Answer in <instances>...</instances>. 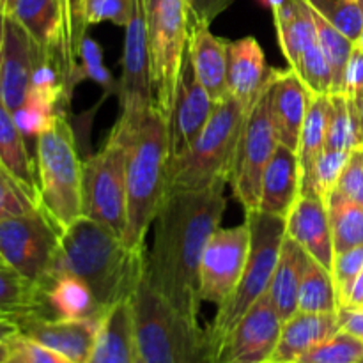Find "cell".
<instances>
[{
  "instance_id": "6da1fadb",
  "label": "cell",
  "mask_w": 363,
  "mask_h": 363,
  "mask_svg": "<svg viewBox=\"0 0 363 363\" xmlns=\"http://www.w3.org/2000/svg\"><path fill=\"white\" fill-rule=\"evenodd\" d=\"M225 186L169 194L155 218V241L145 252L147 282L190 319L201 314V261L227 208Z\"/></svg>"
},
{
  "instance_id": "7a4b0ae2",
  "label": "cell",
  "mask_w": 363,
  "mask_h": 363,
  "mask_svg": "<svg viewBox=\"0 0 363 363\" xmlns=\"http://www.w3.org/2000/svg\"><path fill=\"white\" fill-rule=\"evenodd\" d=\"M144 272L145 248H130L110 227L80 216L60 234L59 254L50 280L55 275L77 277L108 311L119 301L133 298Z\"/></svg>"
},
{
  "instance_id": "3957f363",
  "label": "cell",
  "mask_w": 363,
  "mask_h": 363,
  "mask_svg": "<svg viewBox=\"0 0 363 363\" xmlns=\"http://www.w3.org/2000/svg\"><path fill=\"white\" fill-rule=\"evenodd\" d=\"M126 142L128 223L124 243L130 248H145V236L167 195L169 131L167 119L155 108L117 121Z\"/></svg>"
},
{
  "instance_id": "277c9868",
  "label": "cell",
  "mask_w": 363,
  "mask_h": 363,
  "mask_svg": "<svg viewBox=\"0 0 363 363\" xmlns=\"http://www.w3.org/2000/svg\"><path fill=\"white\" fill-rule=\"evenodd\" d=\"M245 119L247 112L233 96L215 103L202 133L183 152L167 160V195L230 183Z\"/></svg>"
},
{
  "instance_id": "5b68a950",
  "label": "cell",
  "mask_w": 363,
  "mask_h": 363,
  "mask_svg": "<svg viewBox=\"0 0 363 363\" xmlns=\"http://www.w3.org/2000/svg\"><path fill=\"white\" fill-rule=\"evenodd\" d=\"M131 307L142 363H213L208 330L169 303L145 277Z\"/></svg>"
},
{
  "instance_id": "8992f818",
  "label": "cell",
  "mask_w": 363,
  "mask_h": 363,
  "mask_svg": "<svg viewBox=\"0 0 363 363\" xmlns=\"http://www.w3.org/2000/svg\"><path fill=\"white\" fill-rule=\"evenodd\" d=\"M35 176L39 208L64 233L84 216V162L78 158L77 140L66 113L57 116L52 126L35 138Z\"/></svg>"
},
{
  "instance_id": "52a82bcc",
  "label": "cell",
  "mask_w": 363,
  "mask_h": 363,
  "mask_svg": "<svg viewBox=\"0 0 363 363\" xmlns=\"http://www.w3.org/2000/svg\"><path fill=\"white\" fill-rule=\"evenodd\" d=\"M245 222L250 227V254L247 268L233 296L218 307L211 326L208 328L213 363L216 362L227 335L252 305L264 296L272 284L280 248L286 238V218L262 211L247 213Z\"/></svg>"
},
{
  "instance_id": "ba28073f",
  "label": "cell",
  "mask_w": 363,
  "mask_h": 363,
  "mask_svg": "<svg viewBox=\"0 0 363 363\" xmlns=\"http://www.w3.org/2000/svg\"><path fill=\"white\" fill-rule=\"evenodd\" d=\"M126 142L113 126L103 147L84 162L82 204L84 216L110 227L124 240L128 223Z\"/></svg>"
},
{
  "instance_id": "9c48e42d",
  "label": "cell",
  "mask_w": 363,
  "mask_h": 363,
  "mask_svg": "<svg viewBox=\"0 0 363 363\" xmlns=\"http://www.w3.org/2000/svg\"><path fill=\"white\" fill-rule=\"evenodd\" d=\"M188 7L184 0H163L147 23L149 71L155 108L169 121L188 50Z\"/></svg>"
},
{
  "instance_id": "30bf717a",
  "label": "cell",
  "mask_w": 363,
  "mask_h": 363,
  "mask_svg": "<svg viewBox=\"0 0 363 363\" xmlns=\"http://www.w3.org/2000/svg\"><path fill=\"white\" fill-rule=\"evenodd\" d=\"M60 234L41 208L0 220V255L9 268L45 291L59 254Z\"/></svg>"
},
{
  "instance_id": "8fae6325",
  "label": "cell",
  "mask_w": 363,
  "mask_h": 363,
  "mask_svg": "<svg viewBox=\"0 0 363 363\" xmlns=\"http://www.w3.org/2000/svg\"><path fill=\"white\" fill-rule=\"evenodd\" d=\"M273 71V69H272ZM279 140L272 117V73L268 84L245 119L234 162L230 186L245 213L257 211L261 202L262 174L275 152Z\"/></svg>"
},
{
  "instance_id": "7c38bea8",
  "label": "cell",
  "mask_w": 363,
  "mask_h": 363,
  "mask_svg": "<svg viewBox=\"0 0 363 363\" xmlns=\"http://www.w3.org/2000/svg\"><path fill=\"white\" fill-rule=\"evenodd\" d=\"M250 254L248 223L218 229L209 238L201 261V300L222 307L234 294Z\"/></svg>"
},
{
  "instance_id": "4fadbf2b",
  "label": "cell",
  "mask_w": 363,
  "mask_h": 363,
  "mask_svg": "<svg viewBox=\"0 0 363 363\" xmlns=\"http://www.w3.org/2000/svg\"><path fill=\"white\" fill-rule=\"evenodd\" d=\"M282 323L272 300L264 294L227 335L215 363H272Z\"/></svg>"
},
{
  "instance_id": "5bb4252c",
  "label": "cell",
  "mask_w": 363,
  "mask_h": 363,
  "mask_svg": "<svg viewBox=\"0 0 363 363\" xmlns=\"http://www.w3.org/2000/svg\"><path fill=\"white\" fill-rule=\"evenodd\" d=\"M124 28L123 74L117 84V94L121 116H133L155 106L149 71V30L142 0H137L133 16Z\"/></svg>"
},
{
  "instance_id": "9a60e30c",
  "label": "cell",
  "mask_w": 363,
  "mask_h": 363,
  "mask_svg": "<svg viewBox=\"0 0 363 363\" xmlns=\"http://www.w3.org/2000/svg\"><path fill=\"white\" fill-rule=\"evenodd\" d=\"M38 43L14 20L2 11L0 25V99L11 112H16L30 91Z\"/></svg>"
},
{
  "instance_id": "2e32d148",
  "label": "cell",
  "mask_w": 363,
  "mask_h": 363,
  "mask_svg": "<svg viewBox=\"0 0 363 363\" xmlns=\"http://www.w3.org/2000/svg\"><path fill=\"white\" fill-rule=\"evenodd\" d=\"M213 108H215V101L195 77L186 50L183 69L179 74V84H177L176 101H174L172 112L167 121L169 156L183 152L202 133L211 117Z\"/></svg>"
},
{
  "instance_id": "e0dca14e",
  "label": "cell",
  "mask_w": 363,
  "mask_h": 363,
  "mask_svg": "<svg viewBox=\"0 0 363 363\" xmlns=\"http://www.w3.org/2000/svg\"><path fill=\"white\" fill-rule=\"evenodd\" d=\"M99 319H62L30 314L18 319L20 335L64 354L74 363H87L92 354Z\"/></svg>"
},
{
  "instance_id": "ac0fdd59",
  "label": "cell",
  "mask_w": 363,
  "mask_h": 363,
  "mask_svg": "<svg viewBox=\"0 0 363 363\" xmlns=\"http://www.w3.org/2000/svg\"><path fill=\"white\" fill-rule=\"evenodd\" d=\"M286 236L296 241L315 262L332 272L333 236L326 202L315 195H300L286 216Z\"/></svg>"
},
{
  "instance_id": "d6986e66",
  "label": "cell",
  "mask_w": 363,
  "mask_h": 363,
  "mask_svg": "<svg viewBox=\"0 0 363 363\" xmlns=\"http://www.w3.org/2000/svg\"><path fill=\"white\" fill-rule=\"evenodd\" d=\"M311 92L293 69L272 71V117L279 144L298 151Z\"/></svg>"
},
{
  "instance_id": "ffe728a7",
  "label": "cell",
  "mask_w": 363,
  "mask_h": 363,
  "mask_svg": "<svg viewBox=\"0 0 363 363\" xmlns=\"http://www.w3.org/2000/svg\"><path fill=\"white\" fill-rule=\"evenodd\" d=\"M188 55L195 77L215 103L229 96V41L209 30V25L190 21L188 25Z\"/></svg>"
},
{
  "instance_id": "44dd1931",
  "label": "cell",
  "mask_w": 363,
  "mask_h": 363,
  "mask_svg": "<svg viewBox=\"0 0 363 363\" xmlns=\"http://www.w3.org/2000/svg\"><path fill=\"white\" fill-rule=\"evenodd\" d=\"M269 73L272 69L266 66L264 52L257 39L247 35L229 43V96H233L247 113L268 84Z\"/></svg>"
},
{
  "instance_id": "7402d4cb",
  "label": "cell",
  "mask_w": 363,
  "mask_h": 363,
  "mask_svg": "<svg viewBox=\"0 0 363 363\" xmlns=\"http://www.w3.org/2000/svg\"><path fill=\"white\" fill-rule=\"evenodd\" d=\"M301 195V170L298 152L277 145L262 174L261 202L257 211L286 218Z\"/></svg>"
},
{
  "instance_id": "603a6c76",
  "label": "cell",
  "mask_w": 363,
  "mask_h": 363,
  "mask_svg": "<svg viewBox=\"0 0 363 363\" xmlns=\"http://www.w3.org/2000/svg\"><path fill=\"white\" fill-rule=\"evenodd\" d=\"M137 360L131 300L119 301L99 319L98 335L87 363H137Z\"/></svg>"
},
{
  "instance_id": "cb8c5ba5",
  "label": "cell",
  "mask_w": 363,
  "mask_h": 363,
  "mask_svg": "<svg viewBox=\"0 0 363 363\" xmlns=\"http://www.w3.org/2000/svg\"><path fill=\"white\" fill-rule=\"evenodd\" d=\"M339 330L337 312L312 314L298 311L282 323V332L272 363H296L305 353L335 335Z\"/></svg>"
},
{
  "instance_id": "d4e9b609",
  "label": "cell",
  "mask_w": 363,
  "mask_h": 363,
  "mask_svg": "<svg viewBox=\"0 0 363 363\" xmlns=\"http://www.w3.org/2000/svg\"><path fill=\"white\" fill-rule=\"evenodd\" d=\"M311 261V255L296 241L291 240L289 236L284 238L279 262H277L272 284H269V289L266 293L282 321H286L298 312L300 287Z\"/></svg>"
},
{
  "instance_id": "484cf974",
  "label": "cell",
  "mask_w": 363,
  "mask_h": 363,
  "mask_svg": "<svg viewBox=\"0 0 363 363\" xmlns=\"http://www.w3.org/2000/svg\"><path fill=\"white\" fill-rule=\"evenodd\" d=\"M277 35L287 64L293 69L300 57L318 43L314 13L308 0H287L280 9L273 11Z\"/></svg>"
},
{
  "instance_id": "4316f807",
  "label": "cell",
  "mask_w": 363,
  "mask_h": 363,
  "mask_svg": "<svg viewBox=\"0 0 363 363\" xmlns=\"http://www.w3.org/2000/svg\"><path fill=\"white\" fill-rule=\"evenodd\" d=\"M9 14L39 46L64 53V14L60 0H14ZM74 84V82H73Z\"/></svg>"
},
{
  "instance_id": "83f0119b",
  "label": "cell",
  "mask_w": 363,
  "mask_h": 363,
  "mask_svg": "<svg viewBox=\"0 0 363 363\" xmlns=\"http://www.w3.org/2000/svg\"><path fill=\"white\" fill-rule=\"evenodd\" d=\"M45 294L52 318L98 319L106 312L98 303L87 284L73 275L53 277L46 286Z\"/></svg>"
},
{
  "instance_id": "f1b7e54d",
  "label": "cell",
  "mask_w": 363,
  "mask_h": 363,
  "mask_svg": "<svg viewBox=\"0 0 363 363\" xmlns=\"http://www.w3.org/2000/svg\"><path fill=\"white\" fill-rule=\"evenodd\" d=\"M0 165L20 181L39 201L35 160L27 147V138L18 128L13 112L0 99Z\"/></svg>"
},
{
  "instance_id": "f546056e",
  "label": "cell",
  "mask_w": 363,
  "mask_h": 363,
  "mask_svg": "<svg viewBox=\"0 0 363 363\" xmlns=\"http://www.w3.org/2000/svg\"><path fill=\"white\" fill-rule=\"evenodd\" d=\"M30 314L50 315L46 294L9 266H0V315L18 319Z\"/></svg>"
},
{
  "instance_id": "4dcf8cb0",
  "label": "cell",
  "mask_w": 363,
  "mask_h": 363,
  "mask_svg": "<svg viewBox=\"0 0 363 363\" xmlns=\"http://www.w3.org/2000/svg\"><path fill=\"white\" fill-rule=\"evenodd\" d=\"M330 99L328 96H312L303 130L298 144V160L301 170V188L311 177L315 162L326 149V128H328Z\"/></svg>"
},
{
  "instance_id": "1f68e13d",
  "label": "cell",
  "mask_w": 363,
  "mask_h": 363,
  "mask_svg": "<svg viewBox=\"0 0 363 363\" xmlns=\"http://www.w3.org/2000/svg\"><path fill=\"white\" fill-rule=\"evenodd\" d=\"M330 112L326 128V149L354 151L363 147L360 119L354 99L346 94H328Z\"/></svg>"
},
{
  "instance_id": "d6a6232c",
  "label": "cell",
  "mask_w": 363,
  "mask_h": 363,
  "mask_svg": "<svg viewBox=\"0 0 363 363\" xmlns=\"http://www.w3.org/2000/svg\"><path fill=\"white\" fill-rule=\"evenodd\" d=\"M298 311L312 314H335L339 311V294L332 272L314 259L308 264L301 282Z\"/></svg>"
},
{
  "instance_id": "836d02e7",
  "label": "cell",
  "mask_w": 363,
  "mask_h": 363,
  "mask_svg": "<svg viewBox=\"0 0 363 363\" xmlns=\"http://www.w3.org/2000/svg\"><path fill=\"white\" fill-rule=\"evenodd\" d=\"M335 254L363 245V206L332 194L326 201Z\"/></svg>"
},
{
  "instance_id": "e575fe53",
  "label": "cell",
  "mask_w": 363,
  "mask_h": 363,
  "mask_svg": "<svg viewBox=\"0 0 363 363\" xmlns=\"http://www.w3.org/2000/svg\"><path fill=\"white\" fill-rule=\"evenodd\" d=\"M312 13H314L319 46H321L323 53L330 64V69H332V94H344V71H346L354 43L347 39L339 28L333 27L314 7H312Z\"/></svg>"
},
{
  "instance_id": "d590c367",
  "label": "cell",
  "mask_w": 363,
  "mask_h": 363,
  "mask_svg": "<svg viewBox=\"0 0 363 363\" xmlns=\"http://www.w3.org/2000/svg\"><path fill=\"white\" fill-rule=\"evenodd\" d=\"M64 14V53L73 82L77 84L82 78L80 60L82 41L87 35V21H85V0H60Z\"/></svg>"
},
{
  "instance_id": "8d00e7d4",
  "label": "cell",
  "mask_w": 363,
  "mask_h": 363,
  "mask_svg": "<svg viewBox=\"0 0 363 363\" xmlns=\"http://www.w3.org/2000/svg\"><path fill=\"white\" fill-rule=\"evenodd\" d=\"M350 151H330L325 149L312 169L311 177L301 188V195H315V197L328 201L332 191L335 190L340 176L350 160Z\"/></svg>"
},
{
  "instance_id": "74e56055",
  "label": "cell",
  "mask_w": 363,
  "mask_h": 363,
  "mask_svg": "<svg viewBox=\"0 0 363 363\" xmlns=\"http://www.w3.org/2000/svg\"><path fill=\"white\" fill-rule=\"evenodd\" d=\"M363 360V340L351 333L339 332L305 353L296 363H360Z\"/></svg>"
},
{
  "instance_id": "f35d334b",
  "label": "cell",
  "mask_w": 363,
  "mask_h": 363,
  "mask_svg": "<svg viewBox=\"0 0 363 363\" xmlns=\"http://www.w3.org/2000/svg\"><path fill=\"white\" fill-rule=\"evenodd\" d=\"M60 113L66 112L46 98H43V96L35 94V92H28L23 105L16 112H13V117L23 137L35 140L43 131L52 126L55 117L60 116Z\"/></svg>"
},
{
  "instance_id": "ab89813d",
  "label": "cell",
  "mask_w": 363,
  "mask_h": 363,
  "mask_svg": "<svg viewBox=\"0 0 363 363\" xmlns=\"http://www.w3.org/2000/svg\"><path fill=\"white\" fill-rule=\"evenodd\" d=\"M335 28L353 43L363 32V6L360 0H308Z\"/></svg>"
},
{
  "instance_id": "60d3db41",
  "label": "cell",
  "mask_w": 363,
  "mask_h": 363,
  "mask_svg": "<svg viewBox=\"0 0 363 363\" xmlns=\"http://www.w3.org/2000/svg\"><path fill=\"white\" fill-rule=\"evenodd\" d=\"M38 209V199L0 165V220L28 215Z\"/></svg>"
},
{
  "instance_id": "b9f144b4",
  "label": "cell",
  "mask_w": 363,
  "mask_h": 363,
  "mask_svg": "<svg viewBox=\"0 0 363 363\" xmlns=\"http://www.w3.org/2000/svg\"><path fill=\"white\" fill-rule=\"evenodd\" d=\"M137 0H85V21L87 25L112 21L126 27L133 16Z\"/></svg>"
},
{
  "instance_id": "7bdbcfd3",
  "label": "cell",
  "mask_w": 363,
  "mask_h": 363,
  "mask_svg": "<svg viewBox=\"0 0 363 363\" xmlns=\"http://www.w3.org/2000/svg\"><path fill=\"white\" fill-rule=\"evenodd\" d=\"M363 269V245L351 248V250L335 254L332 264V277L335 282L337 294H339V307L342 305L344 298L350 293L351 286Z\"/></svg>"
},
{
  "instance_id": "ee69618b",
  "label": "cell",
  "mask_w": 363,
  "mask_h": 363,
  "mask_svg": "<svg viewBox=\"0 0 363 363\" xmlns=\"http://www.w3.org/2000/svg\"><path fill=\"white\" fill-rule=\"evenodd\" d=\"M80 60L82 74H84V77L94 80L96 84L105 87L106 91H117V85L113 84L112 74L106 69L105 62H103L101 46H99L94 39L89 38V35H85L84 41H82Z\"/></svg>"
},
{
  "instance_id": "f6af8a7d",
  "label": "cell",
  "mask_w": 363,
  "mask_h": 363,
  "mask_svg": "<svg viewBox=\"0 0 363 363\" xmlns=\"http://www.w3.org/2000/svg\"><path fill=\"white\" fill-rule=\"evenodd\" d=\"M332 194L363 206V147L351 151L346 169Z\"/></svg>"
},
{
  "instance_id": "bcb514c9",
  "label": "cell",
  "mask_w": 363,
  "mask_h": 363,
  "mask_svg": "<svg viewBox=\"0 0 363 363\" xmlns=\"http://www.w3.org/2000/svg\"><path fill=\"white\" fill-rule=\"evenodd\" d=\"M190 21L211 25L223 11L230 7L234 0H184Z\"/></svg>"
},
{
  "instance_id": "7dc6e473",
  "label": "cell",
  "mask_w": 363,
  "mask_h": 363,
  "mask_svg": "<svg viewBox=\"0 0 363 363\" xmlns=\"http://www.w3.org/2000/svg\"><path fill=\"white\" fill-rule=\"evenodd\" d=\"M14 344H16L18 350L25 354V358L30 363H74L69 358L64 357V354L57 353V351L50 350V347L43 346V344L25 339L23 335L14 337Z\"/></svg>"
},
{
  "instance_id": "c3c4849f",
  "label": "cell",
  "mask_w": 363,
  "mask_h": 363,
  "mask_svg": "<svg viewBox=\"0 0 363 363\" xmlns=\"http://www.w3.org/2000/svg\"><path fill=\"white\" fill-rule=\"evenodd\" d=\"M363 91V50L354 45L344 71V94L357 98Z\"/></svg>"
},
{
  "instance_id": "681fc988",
  "label": "cell",
  "mask_w": 363,
  "mask_h": 363,
  "mask_svg": "<svg viewBox=\"0 0 363 363\" xmlns=\"http://www.w3.org/2000/svg\"><path fill=\"white\" fill-rule=\"evenodd\" d=\"M337 318H339V328L342 332L351 333L357 339L363 340V308L339 307Z\"/></svg>"
},
{
  "instance_id": "f907efd6",
  "label": "cell",
  "mask_w": 363,
  "mask_h": 363,
  "mask_svg": "<svg viewBox=\"0 0 363 363\" xmlns=\"http://www.w3.org/2000/svg\"><path fill=\"white\" fill-rule=\"evenodd\" d=\"M340 307H354V308H363V269L358 275V279L354 280V284L351 286L350 293L344 298L342 305Z\"/></svg>"
},
{
  "instance_id": "816d5d0a",
  "label": "cell",
  "mask_w": 363,
  "mask_h": 363,
  "mask_svg": "<svg viewBox=\"0 0 363 363\" xmlns=\"http://www.w3.org/2000/svg\"><path fill=\"white\" fill-rule=\"evenodd\" d=\"M20 335V325L14 318L0 315V340H11Z\"/></svg>"
},
{
  "instance_id": "f5cc1de1",
  "label": "cell",
  "mask_w": 363,
  "mask_h": 363,
  "mask_svg": "<svg viewBox=\"0 0 363 363\" xmlns=\"http://www.w3.org/2000/svg\"><path fill=\"white\" fill-rule=\"evenodd\" d=\"M162 2L163 0H142V7H144V14L147 23L155 18L156 11H158V7L162 6Z\"/></svg>"
},
{
  "instance_id": "db71d44e",
  "label": "cell",
  "mask_w": 363,
  "mask_h": 363,
  "mask_svg": "<svg viewBox=\"0 0 363 363\" xmlns=\"http://www.w3.org/2000/svg\"><path fill=\"white\" fill-rule=\"evenodd\" d=\"M14 350L13 339L11 340H0V363H7V360L11 358Z\"/></svg>"
},
{
  "instance_id": "11a10c76",
  "label": "cell",
  "mask_w": 363,
  "mask_h": 363,
  "mask_svg": "<svg viewBox=\"0 0 363 363\" xmlns=\"http://www.w3.org/2000/svg\"><path fill=\"white\" fill-rule=\"evenodd\" d=\"M257 2L261 4L262 7H266V9H269L273 13V11L280 9V7H282L287 0H257Z\"/></svg>"
},
{
  "instance_id": "9f6ffc18",
  "label": "cell",
  "mask_w": 363,
  "mask_h": 363,
  "mask_svg": "<svg viewBox=\"0 0 363 363\" xmlns=\"http://www.w3.org/2000/svg\"><path fill=\"white\" fill-rule=\"evenodd\" d=\"M13 344H14V339H13ZM7 363H30L25 358V354L21 353L20 350H18V346L14 344V350H13V354H11V358L7 360Z\"/></svg>"
},
{
  "instance_id": "6f0895ef",
  "label": "cell",
  "mask_w": 363,
  "mask_h": 363,
  "mask_svg": "<svg viewBox=\"0 0 363 363\" xmlns=\"http://www.w3.org/2000/svg\"><path fill=\"white\" fill-rule=\"evenodd\" d=\"M353 99H354V105H357V110H358V119H360V130H362V138H363V91Z\"/></svg>"
},
{
  "instance_id": "680465c9",
  "label": "cell",
  "mask_w": 363,
  "mask_h": 363,
  "mask_svg": "<svg viewBox=\"0 0 363 363\" xmlns=\"http://www.w3.org/2000/svg\"><path fill=\"white\" fill-rule=\"evenodd\" d=\"M13 2H14V0H0V7H2L6 13H9L11 7H13Z\"/></svg>"
},
{
  "instance_id": "91938a15",
  "label": "cell",
  "mask_w": 363,
  "mask_h": 363,
  "mask_svg": "<svg viewBox=\"0 0 363 363\" xmlns=\"http://www.w3.org/2000/svg\"><path fill=\"white\" fill-rule=\"evenodd\" d=\"M354 45H357L360 50H363V32H362V35H360V38H358V41L354 43Z\"/></svg>"
},
{
  "instance_id": "94428289",
  "label": "cell",
  "mask_w": 363,
  "mask_h": 363,
  "mask_svg": "<svg viewBox=\"0 0 363 363\" xmlns=\"http://www.w3.org/2000/svg\"><path fill=\"white\" fill-rule=\"evenodd\" d=\"M0 266H6V262H4V259H2V255H0Z\"/></svg>"
},
{
  "instance_id": "6125c7cd",
  "label": "cell",
  "mask_w": 363,
  "mask_h": 363,
  "mask_svg": "<svg viewBox=\"0 0 363 363\" xmlns=\"http://www.w3.org/2000/svg\"><path fill=\"white\" fill-rule=\"evenodd\" d=\"M2 11L4 9H2V7H0V25H2Z\"/></svg>"
},
{
  "instance_id": "be15d7a7",
  "label": "cell",
  "mask_w": 363,
  "mask_h": 363,
  "mask_svg": "<svg viewBox=\"0 0 363 363\" xmlns=\"http://www.w3.org/2000/svg\"><path fill=\"white\" fill-rule=\"evenodd\" d=\"M137 363H142V360H140V358H138V360H137Z\"/></svg>"
},
{
  "instance_id": "e7e4bbea",
  "label": "cell",
  "mask_w": 363,
  "mask_h": 363,
  "mask_svg": "<svg viewBox=\"0 0 363 363\" xmlns=\"http://www.w3.org/2000/svg\"><path fill=\"white\" fill-rule=\"evenodd\" d=\"M360 2H362V6H363V0H360Z\"/></svg>"
},
{
  "instance_id": "03108f58",
  "label": "cell",
  "mask_w": 363,
  "mask_h": 363,
  "mask_svg": "<svg viewBox=\"0 0 363 363\" xmlns=\"http://www.w3.org/2000/svg\"><path fill=\"white\" fill-rule=\"evenodd\" d=\"M360 363H363V360H362V362H360Z\"/></svg>"
}]
</instances>
